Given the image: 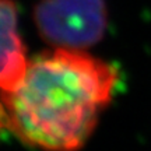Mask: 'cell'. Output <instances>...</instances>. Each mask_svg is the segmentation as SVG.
Returning a JSON list of instances; mask_svg holds the SVG:
<instances>
[{
  "mask_svg": "<svg viewBox=\"0 0 151 151\" xmlns=\"http://www.w3.org/2000/svg\"><path fill=\"white\" fill-rule=\"evenodd\" d=\"M118 81L112 65L84 50L38 55L20 84L0 92V127L43 151H77L95 130Z\"/></svg>",
  "mask_w": 151,
  "mask_h": 151,
  "instance_id": "cell-1",
  "label": "cell"
},
{
  "mask_svg": "<svg viewBox=\"0 0 151 151\" xmlns=\"http://www.w3.org/2000/svg\"><path fill=\"white\" fill-rule=\"evenodd\" d=\"M34 18L49 45L73 50L99 42L108 24L104 0H39Z\"/></svg>",
  "mask_w": 151,
  "mask_h": 151,
  "instance_id": "cell-2",
  "label": "cell"
},
{
  "mask_svg": "<svg viewBox=\"0 0 151 151\" xmlns=\"http://www.w3.org/2000/svg\"><path fill=\"white\" fill-rule=\"evenodd\" d=\"M17 22L14 1L0 0V92L13 91L29 63Z\"/></svg>",
  "mask_w": 151,
  "mask_h": 151,
  "instance_id": "cell-3",
  "label": "cell"
}]
</instances>
